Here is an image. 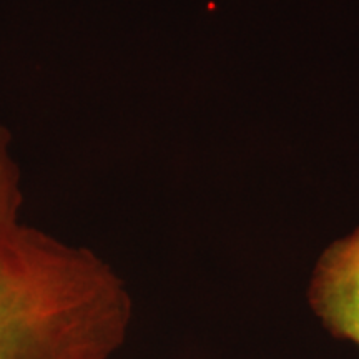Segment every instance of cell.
<instances>
[{
    "label": "cell",
    "mask_w": 359,
    "mask_h": 359,
    "mask_svg": "<svg viewBox=\"0 0 359 359\" xmlns=\"http://www.w3.org/2000/svg\"><path fill=\"white\" fill-rule=\"evenodd\" d=\"M22 173L0 125V359H110L133 316L127 286L95 251L22 218Z\"/></svg>",
    "instance_id": "1"
},
{
    "label": "cell",
    "mask_w": 359,
    "mask_h": 359,
    "mask_svg": "<svg viewBox=\"0 0 359 359\" xmlns=\"http://www.w3.org/2000/svg\"><path fill=\"white\" fill-rule=\"evenodd\" d=\"M308 302L327 333L359 349V228L321 255Z\"/></svg>",
    "instance_id": "2"
}]
</instances>
